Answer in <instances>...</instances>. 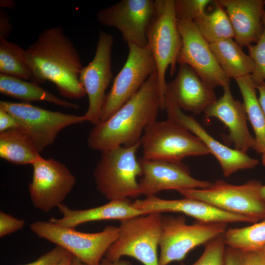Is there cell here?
<instances>
[{"mask_svg": "<svg viewBox=\"0 0 265 265\" xmlns=\"http://www.w3.org/2000/svg\"><path fill=\"white\" fill-rule=\"evenodd\" d=\"M0 92L1 94L29 103L46 101L56 105L78 109L79 106L62 99L32 81L0 74Z\"/></svg>", "mask_w": 265, "mask_h": 265, "instance_id": "cell-25", "label": "cell"}, {"mask_svg": "<svg viewBox=\"0 0 265 265\" xmlns=\"http://www.w3.org/2000/svg\"><path fill=\"white\" fill-rule=\"evenodd\" d=\"M259 92L258 100L265 115V81L255 84Z\"/></svg>", "mask_w": 265, "mask_h": 265, "instance_id": "cell-39", "label": "cell"}, {"mask_svg": "<svg viewBox=\"0 0 265 265\" xmlns=\"http://www.w3.org/2000/svg\"><path fill=\"white\" fill-rule=\"evenodd\" d=\"M147 47L155 60L158 82L165 100V74L176 70L182 41L177 26L174 0H157V11L147 31Z\"/></svg>", "mask_w": 265, "mask_h": 265, "instance_id": "cell-8", "label": "cell"}, {"mask_svg": "<svg viewBox=\"0 0 265 265\" xmlns=\"http://www.w3.org/2000/svg\"><path fill=\"white\" fill-rule=\"evenodd\" d=\"M0 74L31 81L32 80L26 50L2 36H0Z\"/></svg>", "mask_w": 265, "mask_h": 265, "instance_id": "cell-28", "label": "cell"}, {"mask_svg": "<svg viewBox=\"0 0 265 265\" xmlns=\"http://www.w3.org/2000/svg\"><path fill=\"white\" fill-rule=\"evenodd\" d=\"M75 256L71 254L58 262L52 265H71Z\"/></svg>", "mask_w": 265, "mask_h": 265, "instance_id": "cell-41", "label": "cell"}, {"mask_svg": "<svg viewBox=\"0 0 265 265\" xmlns=\"http://www.w3.org/2000/svg\"><path fill=\"white\" fill-rule=\"evenodd\" d=\"M72 254L63 247L56 245L33 262L22 265H52Z\"/></svg>", "mask_w": 265, "mask_h": 265, "instance_id": "cell-33", "label": "cell"}, {"mask_svg": "<svg viewBox=\"0 0 265 265\" xmlns=\"http://www.w3.org/2000/svg\"><path fill=\"white\" fill-rule=\"evenodd\" d=\"M241 94L243 105L255 135L259 153H265V115L257 95V89L250 75L235 79Z\"/></svg>", "mask_w": 265, "mask_h": 265, "instance_id": "cell-26", "label": "cell"}, {"mask_svg": "<svg viewBox=\"0 0 265 265\" xmlns=\"http://www.w3.org/2000/svg\"><path fill=\"white\" fill-rule=\"evenodd\" d=\"M128 45L127 58L114 78L109 92L105 96L100 122L108 119L132 98L156 71L155 60L147 46Z\"/></svg>", "mask_w": 265, "mask_h": 265, "instance_id": "cell-10", "label": "cell"}, {"mask_svg": "<svg viewBox=\"0 0 265 265\" xmlns=\"http://www.w3.org/2000/svg\"><path fill=\"white\" fill-rule=\"evenodd\" d=\"M25 223L23 219L15 218L3 211H0V237L2 238L22 229Z\"/></svg>", "mask_w": 265, "mask_h": 265, "instance_id": "cell-34", "label": "cell"}, {"mask_svg": "<svg viewBox=\"0 0 265 265\" xmlns=\"http://www.w3.org/2000/svg\"><path fill=\"white\" fill-rule=\"evenodd\" d=\"M227 224L196 221L186 224L184 216L162 217L159 265L183 260L194 248L224 234Z\"/></svg>", "mask_w": 265, "mask_h": 265, "instance_id": "cell-9", "label": "cell"}, {"mask_svg": "<svg viewBox=\"0 0 265 265\" xmlns=\"http://www.w3.org/2000/svg\"><path fill=\"white\" fill-rule=\"evenodd\" d=\"M0 108L11 114L41 153L55 141L64 128L86 121L84 115L53 111L26 103L0 101Z\"/></svg>", "mask_w": 265, "mask_h": 265, "instance_id": "cell-11", "label": "cell"}, {"mask_svg": "<svg viewBox=\"0 0 265 265\" xmlns=\"http://www.w3.org/2000/svg\"><path fill=\"white\" fill-rule=\"evenodd\" d=\"M162 217L161 213L151 212L121 221L118 237L105 258L114 261L129 256L144 265H159Z\"/></svg>", "mask_w": 265, "mask_h": 265, "instance_id": "cell-4", "label": "cell"}, {"mask_svg": "<svg viewBox=\"0 0 265 265\" xmlns=\"http://www.w3.org/2000/svg\"><path fill=\"white\" fill-rule=\"evenodd\" d=\"M8 18L4 13L3 11H0V36H2L5 38L10 33L11 25L9 22Z\"/></svg>", "mask_w": 265, "mask_h": 265, "instance_id": "cell-38", "label": "cell"}, {"mask_svg": "<svg viewBox=\"0 0 265 265\" xmlns=\"http://www.w3.org/2000/svg\"><path fill=\"white\" fill-rule=\"evenodd\" d=\"M140 147L141 140L101 152L93 174L97 190L109 201L141 195L137 178L142 169L136 156Z\"/></svg>", "mask_w": 265, "mask_h": 265, "instance_id": "cell-3", "label": "cell"}, {"mask_svg": "<svg viewBox=\"0 0 265 265\" xmlns=\"http://www.w3.org/2000/svg\"><path fill=\"white\" fill-rule=\"evenodd\" d=\"M100 265H132L131 262L127 260H119L112 261L107 259H102Z\"/></svg>", "mask_w": 265, "mask_h": 265, "instance_id": "cell-40", "label": "cell"}, {"mask_svg": "<svg viewBox=\"0 0 265 265\" xmlns=\"http://www.w3.org/2000/svg\"><path fill=\"white\" fill-rule=\"evenodd\" d=\"M260 194L264 202L265 203V186H261L260 189Z\"/></svg>", "mask_w": 265, "mask_h": 265, "instance_id": "cell-42", "label": "cell"}, {"mask_svg": "<svg viewBox=\"0 0 265 265\" xmlns=\"http://www.w3.org/2000/svg\"><path fill=\"white\" fill-rule=\"evenodd\" d=\"M19 127L16 119L10 113L0 108V132Z\"/></svg>", "mask_w": 265, "mask_h": 265, "instance_id": "cell-37", "label": "cell"}, {"mask_svg": "<svg viewBox=\"0 0 265 265\" xmlns=\"http://www.w3.org/2000/svg\"><path fill=\"white\" fill-rule=\"evenodd\" d=\"M178 106L199 114L216 101L213 89L205 83L189 66L180 64L176 77L166 88Z\"/></svg>", "mask_w": 265, "mask_h": 265, "instance_id": "cell-20", "label": "cell"}, {"mask_svg": "<svg viewBox=\"0 0 265 265\" xmlns=\"http://www.w3.org/2000/svg\"><path fill=\"white\" fill-rule=\"evenodd\" d=\"M231 23L235 41L249 47L259 39L263 31V0H219Z\"/></svg>", "mask_w": 265, "mask_h": 265, "instance_id": "cell-21", "label": "cell"}, {"mask_svg": "<svg viewBox=\"0 0 265 265\" xmlns=\"http://www.w3.org/2000/svg\"><path fill=\"white\" fill-rule=\"evenodd\" d=\"M84 265H85L84 264Z\"/></svg>", "mask_w": 265, "mask_h": 265, "instance_id": "cell-45", "label": "cell"}, {"mask_svg": "<svg viewBox=\"0 0 265 265\" xmlns=\"http://www.w3.org/2000/svg\"><path fill=\"white\" fill-rule=\"evenodd\" d=\"M164 108L155 71L132 98L108 119L94 126L87 137L88 146L101 152L134 144L141 140L146 127L156 120L159 110Z\"/></svg>", "mask_w": 265, "mask_h": 265, "instance_id": "cell-1", "label": "cell"}, {"mask_svg": "<svg viewBox=\"0 0 265 265\" xmlns=\"http://www.w3.org/2000/svg\"><path fill=\"white\" fill-rule=\"evenodd\" d=\"M242 256L244 265H265V252L262 249L242 252Z\"/></svg>", "mask_w": 265, "mask_h": 265, "instance_id": "cell-35", "label": "cell"}, {"mask_svg": "<svg viewBox=\"0 0 265 265\" xmlns=\"http://www.w3.org/2000/svg\"><path fill=\"white\" fill-rule=\"evenodd\" d=\"M57 208L62 217L60 218L52 217L49 221L73 229L88 222L106 220L121 221L146 214L134 208L132 202L129 199L110 201L102 206L85 210H72L63 203L59 205Z\"/></svg>", "mask_w": 265, "mask_h": 265, "instance_id": "cell-22", "label": "cell"}, {"mask_svg": "<svg viewBox=\"0 0 265 265\" xmlns=\"http://www.w3.org/2000/svg\"><path fill=\"white\" fill-rule=\"evenodd\" d=\"M113 41L110 34L100 31L95 55L80 73V80L88 100V109L83 115L86 121L94 125L100 121L105 92L112 79L111 54Z\"/></svg>", "mask_w": 265, "mask_h": 265, "instance_id": "cell-15", "label": "cell"}, {"mask_svg": "<svg viewBox=\"0 0 265 265\" xmlns=\"http://www.w3.org/2000/svg\"><path fill=\"white\" fill-rule=\"evenodd\" d=\"M132 205L146 214L175 212L182 213L203 222L254 223L248 218L226 212L205 202L190 198L166 200L154 195L146 196L143 199L135 200L132 202Z\"/></svg>", "mask_w": 265, "mask_h": 265, "instance_id": "cell-18", "label": "cell"}, {"mask_svg": "<svg viewBox=\"0 0 265 265\" xmlns=\"http://www.w3.org/2000/svg\"><path fill=\"white\" fill-rule=\"evenodd\" d=\"M26 58L38 84L53 83L60 94L80 99L86 93L79 77L82 68L78 52L61 27L44 29L26 50Z\"/></svg>", "mask_w": 265, "mask_h": 265, "instance_id": "cell-2", "label": "cell"}, {"mask_svg": "<svg viewBox=\"0 0 265 265\" xmlns=\"http://www.w3.org/2000/svg\"><path fill=\"white\" fill-rule=\"evenodd\" d=\"M263 31L258 41L248 47L249 55L255 64V69L250 75L255 84L265 81V0L263 18Z\"/></svg>", "mask_w": 265, "mask_h": 265, "instance_id": "cell-30", "label": "cell"}, {"mask_svg": "<svg viewBox=\"0 0 265 265\" xmlns=\"http://www.w3.org/2000/svg\"><path fill=\"white\" fill-rule=\"evenodd\" d=\"M29 193L33 206L48 212L62 203L76 184V179L63 163L42 158L32 164Z\"/></svg>", "mask_w": 265, "mask_h": 265, "instance_id": "cell-13", "label": "cell"}, {"mask_svg": "<svg viewBox=\"0 0 265 265\" xmlns=\"http://www.w3.org/2000/svg\"><path fill=\"white\" fill-rule=\"evenodd\" d=\"M38 237L61 246L85 265H100L102 257L118 236V227L107 226L101 232L83 233L50 221L30 225Z\"/></svg>", "mask_w": 265, "mask_h": 265, "instance_id": "cell-7", "label": "cell"}, {"mask_svg": "<svg viewBox=\"0 0 265 265\" xmlns=\"http://www.w3.org/2000/svg\"><path fill=\"white\" fill-rule=\"evenodd\" d=\"M182 45L177 62L192 68L212 89L229 84V78L223 71L210 48L193 21L178 20Z\"/></svg>", "mask_w": 265, "mask_h": 265, "instance_id": "cell-14", "label": "cell"}, {"mask_svg": "<svg viewBox=\"0 0 265 265\" xmlns=\"http://www.w3.org/2000/svg\"><path fill=\"white\" fill-rule=\"evenodd\" d=\"M164 109L168 118L177 122L200 139L218 160L225 177L239 170L254 168L259 163L257 159L246 153L229 148L214 139L193 117L183 112L167 90L165 94Z\"/></svg>", "mask_w": 265, "mask_h": 265, "instance_id": "cell-16", "label": "cell"}, {"mask_svg": "<svg viewBox=\"0 0 265 265\" xmlns=\"http://www.w3.org/2000/svg\"><path fill=\"white\" fill-rule=\"evenodd\" d=\"M138 160L142 169L141 178L138 182L141 195H154L164 190L179 191L185 189L205 188L212 184L192 177L188 166L182 161L143 158Z\"/></svg>", "mask_w": 265, "mask_h": 265, "instance_id": "cell-17", "label": "cell"}, {"mask_svg": "<svg viewBox=\"0 0 265 265\" xmlns=\"http://www.w3.org/2000/svg\"><path fill=\"white\" fill-rule=\"evenodd\" d=\"M259 180H253L241 185H234L218 180L205 188L182 189L185 197L205 202L226 212L241 215L254 223L265 219V203L262 200Z\"/></svg>", "mask_w": 265, "mask_h": 265, "instance_id": "cell-6", "label": "cell"}, {"mask_svg": "<svg viewBox=\"0 0 265 265\" xmlns=\"http://www.w3.org/2000/svg\"><path fill=\"white\" fill-rule=\"evenodd\" d=\"M225 265H244L242 252L226 246L225 254Z\"/></svg>", "mask_w": 265, "mask_h": 265, "instance_id": "cell-36", "label": "cell"}, {"mask_svg": "<svg viewBox=\"0 0 265 265\" xmlns=\"http://www.w3.org/2000/svg\"><path fill=\"white\" fill-rule=\"evenodd\" d=\"M226 246L224 234L212 238L205 244L203 254L192 265H225Z\"/></svg>", "mask_w": 265, "mask_h": 265, "instance_id": "cell-31", "label": "cell"}, {"mask_svg": "<svg viewBox=\"0 0 265 265\" xmlns=\"http://www.w3.org/2000/svg\"><path fill=\"white\" fill-rule=\"evenodd\" d=\"M141 146L142 158L148 159L182 161L186 157L210 154L198 137L168 118L164 121L156 120L146 127Z\"/></svg>", "mask_w": 265, "mask_h": 265, "instance_id": "cell-5", "label": "cell"}, {"mask_svg": "<svg viewBox=\"0 0 265 265\" xmlns=\"http://www.w3.org/2000/svg\"><path fill=\"white\" fill-rule=\"evenodd\" d=\"M224 238L226 246L242 252L262 249L265 245V219L247 227L227 229Z\"/></svg>", "mask_w": 265, "mask_h": 265, "instance_id": "cell-29", "label": "cell"}, {"mask_svg": "<svg viewBox=\"0 0 265 265\" xmlns=\"http://www.w3.org/2000/svg\"><path fill=\"white\" fill-rule=\"evenodd\" d=\"M262 249L265 252V245L264 246Z\"/></svg>", "mask_w": 265, "mask_h": 265, "instance_id": "cell-44", "label": "cell"}, {"mask_svg": "<svg viewBox=\"0 0 265 265\" xmlns=\"http://www.w3.org/2000/svg\"><path fill=\"white\" fill-rule=\"evenodd\" d=\"M223 94L204 111L207 118H215L228 129V139L235 149L243 153L252 149L259 153L257 142L247 125L248 120L243 103L233 98L229 84L223 87Z\"/></svg>", "mask_w": 265, "mask_h": 265, "instance_id": "cell-19", "label": "cell"}, {"mask_svg": "<svg viewBox=\"0 0 265 265\" xmlns=\"http://www.w3.org/2000/svg\"><path fill=\"white\" fill-rule=\"evenodd\" d=\"M157 0H122L97 13L101 24L114 27L128 44L147 46V31L156 15Z\"/></svg>", "mask_w": 265, "mask_h": 265, "instance_id": "cell-12", "label": "cell"}, {"mask_svg": "<svg viewBox=\"0 0 265 265\" xmlns=\"http://www.w3.org/2000/svg\"><path fill=\"white\" fill-rule=\"evenodd\" d=\"M0 157L17 165H32L43 158L31 138L20 127L0 132Z\"/></svg>", "mask_w": 265, "mask_h": 265, "instance_id": "cell-23", "label": "cell"}, {"mask_svg": "<svg viewBox=\"0 0 265 265\" xmlns=\"http://www.w3.org/2000/svg\"><path fill=\"white\" fill-rule=\"evenodd\" d=\"M211 51L219 65L228 77L235 80L251 75L255 64L233 39L222 40L210 44Z\"/></svg>", "mask_w": 265, "mask_h": 265, "instance_id": "cell-24", "label": "cell"}, {"mask_svg": "<svg viewBox=\"0 0 265 265\" xmlns=\"http://www.w3.org/2000/svg\"><path fill=\"white\" fill-rule=\"evenodd\" d=\"M214 8L211 12H205L193 21L210 44L234 38V30L225 9L217 0H214Z\"/></svg>", "mask_w": 265, "mask_h": 265, "instance_id": "cell-27", "label": "cell"}, {"mask_svg": "<svg viewBox=\"0 0 265 265\" xmlns=\"http://www.w3.org/2000/svg\"><path fill=\"white\" fill-rule=\"evenodd\" d=\"M71 265H84V264L79 259L75 257Z\"/></svg>", "mask_w": 265, "mask_h": 265, "instance_id": "cell-43", "label": "cell"}, {"mask_svg": "<svg viewBox=\"0 0 265 265\" xmlns=\"http://www.w3.org/2000/svg\"><path fill=\"white\" fill-rule=\"evenodd\" d=\"M213 2L211 0H175L177 19L194 21L204 14L206 7Z\"/></svg>", "mask_w": 265, "mask_h": 265, "instance_id": "cell-32", "label": "cell"}]
</instances>
